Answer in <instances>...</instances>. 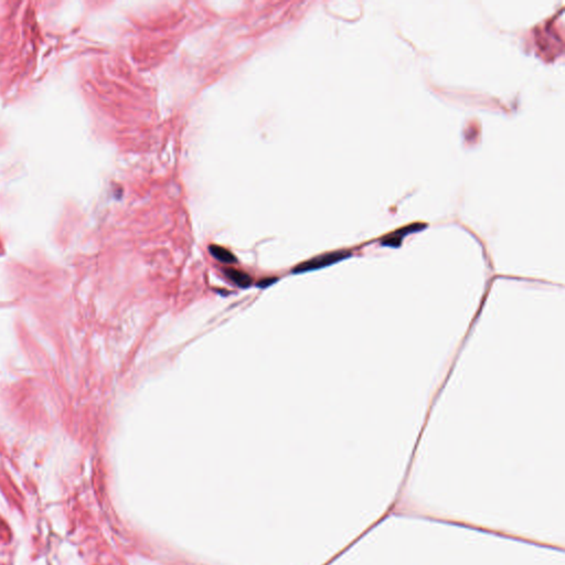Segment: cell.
Segmentation results:
<instances>
[{
  "instance_id": "cell-1",
  "label": "cell",
  "mask_w": 565,
  "mask_h": 565,
  "mask_svg": "<svg viewBox=\"0 0 565 565\" xmlns=\"http://www.w3.org/2000/svg\"><path fill=\"white\" fill-rule=\"evenodd\" d=\"M350 255H351V253L349 251H338V252L328 253V254L320 255V256L313 258V260H310L308 262L298 265V266L295 269H294V272H295V273H304V272H308V270L319 269V268H322V267L329 266V265L334 264V263H337L339 261H343L344 258L349 257Z\"/></svg>"
},
{
  "instance_id": "cell-2",
  "label": "cell",
  "mask_w": 565,
  "mask_h": 565,
  "mask_svg": "<svg viewBox=\"0 0 565 565\" xmlns=\"http://www.w3.org/2000/svg\"><path fill=\"white\" fill-rule=\"evenodd\" d=\"M417 229V224L415 225H412L410 228H404L402 230H399L396 233H393L391 235H388V237L384 238V240L382 241V244L385 245V246H393V247H398L401 244V241L402 239L405 237L408 233L411 232H414V231H419Z\"/></svg>"
},
{
  "instance_id": "cell-5",
  "label": "cell",
  "mask_w": 565,
  "mask_h": 565,
  "mask_svg": "<svg viewBox=\"0 0 565 565\" xmlns=\"http://www.w3.org/2000/svg\"><path fill=\"white\" fill-rule=\"evenodd\" d=\"M274 281H276V279H266V280H264V281L260 282V284H258V285L265 287V286H267V285H270V284H272V282H274Z\"/></svg>"
},
{
  "instance_id": "cell-4",
  "label": "cell",
  "mask_w": 565,
  "mask_h": 565,
  "mask_svg": "<svg viewBox=\"0 0 565 565\" xmlns=\"http://www.w3.org/2000/svg\"><path fill=\"white\" fill-rule=\"evenodd\" d=\"M210 252L211 254L213 255L216 260H219L222 263H227V264H233L237 262V258L232 254L231 252L223 249L221 246H216V245H212L210 246Z\"/></svg>"
},
{
  "instance_id": "cell-3",
  "label": "cell",
  "mask_w": 565,
  "mask_h": 565,
  "mask_svg": "<svg viewBox=\"0 0 565 565\" xmlns=\"http://www.w3.org/2000/svg\"><path fill=\"white\" fill-rule=\"evenodd\" d=\"M224 273L227 274V276L230 279L241 287H247L251 284L250 276L243 272H240V270L233 268H225Z\"/></svg>"
}]
</instances>
